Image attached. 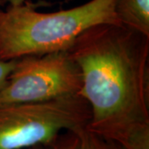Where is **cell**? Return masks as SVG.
<instances>
[{
  "instance_id": "obj_8",
  "label": "cell",
  "mask_w": 149,
  "mask_h": 149,
  "mask_svg": "<svg viewBox=\"0 0 149 149\" xmlns=\"http://www.w3.org/2000/svg\"><path fill=\"white\" fill-rule=\"evenodd\" d=\"M15 65V60L4 61L0 59V90L4 86Z\"/></svg>"
},
{
  "instance_id": "obj_11",
  "label": "cell",
  "mask_w": 149,
  "mask_h": 149,
  "mask_svg": "<svg viewBox=\"0 0 149 149\" xmlns=\"http://www.w3.org/2000/svg\"><path fill=\"white\" fill-rule=\"evenodd\" d=\"M4 5H5V3L3 2V0H0V7H3Z\"/></svg>"
},
{
  "instance_id": "obj_7",
  "label": "cell",
  "mask_w": 149,
  "mask_h": 149,
  "mask_svg": "<svg viewBox=\"0 0 149 149\" xmlns=\"http://www.w3.org/2000/svg\"><path fill=\"white\" fill-rule=\"evenodd\" d=\"M121 146L123 149H149V125L131 133Z\"/></svg>"
},
{
  "instance_id": "obj_9",
  "label": "cell",
  "mask_w": 149,
  "mask_h": 149,
  "mask_svg": "<svg viewBox=\"0 0 149 149\" xmlns=\"http://www.w3.org/2000/svg\"><path fill=\"white\" fill-rule=\"evenodd\" d=\"M28 149H54V148L53 145L52 143V141H50V142H48L47 143L39 144V145L32 147V148H30Z\"/></svg>"
},
{
  "instance_id": "obj_1",
  "label": "cell",
  "mask_w": 149,
  "mask_h": 149,
  "mask_svg": "<svg viewBox=\"0 0 149 149\" xmlns=\"http://www.w3.org/2000/svg\"><path fill=\"white\" fill-rule=\"evenodd\" d=\"M80 67L93 133L122 145L149 125V37L123 24L87 28L67 50Z\"/></svg>"
},
{
  "instance_id": "obj_3",
  "label": "cell",
  "mask_w": 149,
  "mask_h": 149,
  "mask_svg": "<svg viewBox=\"0 0 149 149\" xmlns=\"http://www.w3.org/2000/svg\"><path fill=\"white\" fill-rule=\"evenodd\" d=\"M88 102L80 95L38 103L0 104V149H28L62 131L87 126Z\"/></svg>"
},
{
  "instance_id": "obj_10",
  "label": "cell",
  "mask_w": 149,
  "mask_h": 149,
  "mask_svg": "<svg viewBox=\"0 0 149 149\" xmlns=\"http://www.w3.org/2000/svg\"><path fill=\"white\" fill-rule=\"evenodd\" d=\"M65 2H69L70 0H65ZM4 3H8V5H12V6H17V5H21L22 4L25 0H3Z\"/></svg>"
},
{
  "instance_id": "obj_6",
  "label": "cell",
  "mask_w": 149,
  "mask_h": 149,
  "mask_svg": "<svg viewBox=\"0 0 149 149\" xmlns=\"http://www.w3.org/2000/svg\"><path fill=\"white\" fill-rule=\"evenodd\" d=\"M115 12L121 24L149 37V0H117Z\"/></svg>"
},
{
  "instance_id": "obj_4",
  "label": "cell",
  "mask_w": 149,
  "mask_h": 149,
  "mask_svg": "<svg viewBox=\"0 0 149 149\" xmlns=\"http://www.w3.org/2000/svg\"><path fill=\"white\" fill-rule=\"evenodd\" d=\"M82 75L67 51L28 55L15 65L0 90V104L38 103L80 95Z\"/></svg>"
},
{
  "instance_id": "obj_2",
  "label": "cell",
  "mask_w": 149,
  "mask_h": 149,
  "mask_svg": "<svg viewBox=\"0 0 149 149\" xmlns=\"http://www.w3.org/2000/svg\"><path fill=\"white\" fill-rule=\"evenodd\" d=\"M117 0H91L82 5L54 13H39L42 3L0 7V59L15 60L28 55L67 51L74 39L96 24H121Z\"/></svg>"
},
{
  "instance_id": "obj_5",
  "label": "cell",
  "mask_w": 149,
  "mask_h": 149,
  "mask_svg": "<svg viewBox=\"0 0 149 149\" xmlns=\"http://www.w3.org/2000/svg\"><path fill=\"white\" fill-rule=\"evenodd\" d=\"M52 143L54 149H123L116 142L93 133L87 126L64 131Z\"/></svg>"
}]
</instances>
